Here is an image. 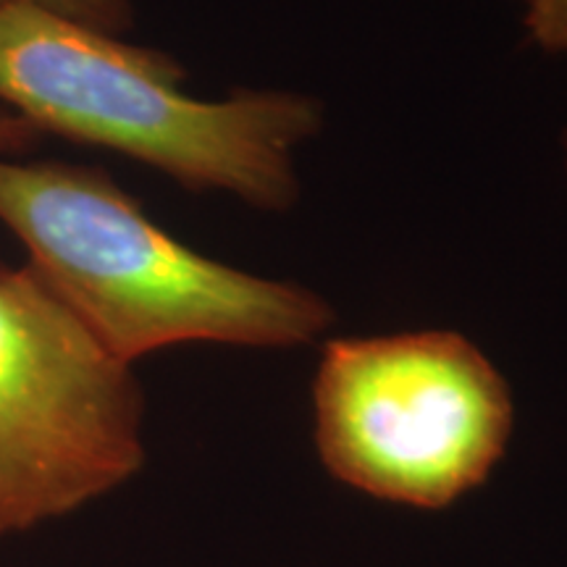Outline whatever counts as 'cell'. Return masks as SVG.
Returning <instances> with one entry per match:
<instances>
[{"label": "cell", "mask_w": 567, "mask_h": 567, "mask_svg": "<svg viewBox=\"0 0 567 567\" xmlns=\"http://www.w3.org/2000/svg\"><path fill=\"white\" fill-rule=\"evenodd\" d=\"M0 224L48 289L130 365L193 342L292 350L334 323L313 289L182 245L101 168L0 155Z\"/></svg>", "instance_id": "6da1fadb"}, {"label": "cell", "mask_w": 567, "mask_h": 567, "mask_svg": "<svg viewBox=\"0 0 567 567\" xmlns=\"http://www.w3.org/2000/svg\"><path fill=\"white\" fill-rule=\"evenodd\" d=\"M168 53L124 42L38 6L0 9V103L40 134L130 155L189 189L255 208L297 200L295 153L321 130V105L295 92L184 95Z\"/></svg>", "instance_id": "7a4b0ae2"}, {"label": "cell", "mask_w": 567, "mask_h": 567, "mask_svg": "<svg viewBox=\"0 0 567 567\" xmlns=\"http://www.w3.org/2000/svg\"><path fill=\"white\" fill-rule=\"evenodd\" d=\"M515 402L471 339L446 329L339 337L313 379V439L339 484L389 505L446 509L505 457Z\"/></svg>", "instance_id": "3957f363"}, {"label": "cell", "mask_w": 567, "mask_h": 567, "mask_svg": "<svg viewBox=\"0 0 567 567\" xmlns=\"http://www.w3.org/2000/svg\"><path fill=\"white\" fill-rule=\"evenodd\" d=\"M145 396L30 266L0 264V538L66 517L145 465Z\"/></svg>", "instance_id": "277c9868"}, {"label": "cell", "mask_w": 567, "mask_h": 567, "mask_svg": "<svg viewBox=\"0 0 567 567\" xmlns=\"http://www.w3.org/2000/svg\"><path fill=\"white\" fill-rule=\"evenodd\" d=\"M3 6H38L111 34H124L134 21L132 0H0Z\"/></svg>", "instance_id": "5b68a950"}, {"label": "cell", "mask_w": 567, "mask_h": 567, "mask_svg": "<svg viewBox=\"0 0 567 567\" xmlns=\"http://www.w3.org/2000/svg\"><path fill=\"white\" fill-rule=\"evenodd\" d=\"M528 38L549 53H567V0H528Z\"/></svg>", "instance_id": "8992f818"}, {"label": "cell", "mask_w": 567, "mask_h": 567, "mask_svg": "<svg viewBox=\"0 0 567 567\" xmlns=\"http://www.w3.org/2000/svg\"><path fill=\"white\" fill-rule=\"evenodd\" d=\"M38 140L40 132L27 118L0 105V155L17 158L21 153H30L38 145Z\"/></svg>", "instance_id": "52a82bcc"}, {"label": "cell", "mask_w": 567, "mask_h": 567, "mask_svg": "<svg viewBox=\"0 0 567 567\" xmlns=\"http://www.w3.org/2000/svg\"><path fill=\"white\" fill-rule=\"evenodd\" d=\"M565 166H567V134H565Z\"/></svg>", "instance_id": "ba28073f"}]
</instances>
